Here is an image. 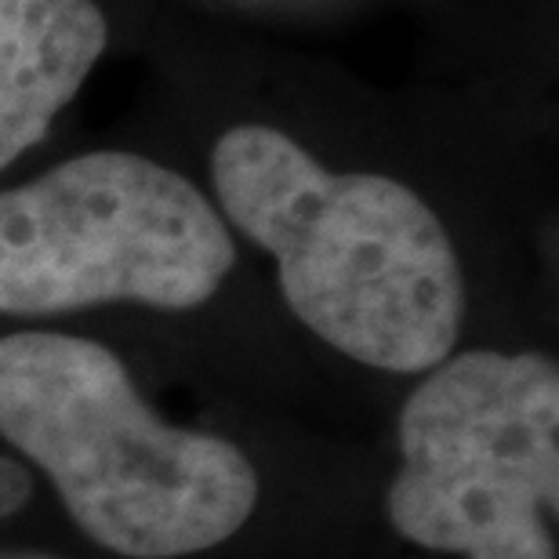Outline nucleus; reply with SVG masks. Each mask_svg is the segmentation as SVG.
Here are the masks:
<instances>
[{
    "instance_id": "obj_3",
    "label": "nucleus",
    "mask_w": 559,
    "mask_h": 559,
    "mask_svg": "<svg viewBox=\"0 0 559 559\" xmlns=\"http://www.w3.org/2000/svg\"><path fill=\"white\" fill-rule=\"evenodd\" d=\"M237 262L226 222L171 167L95 150L0 193V312L59 317L109 301L197 309Z\"/></svg>"
},
{
    "instance_id": "obj_6",
    "label": "nucleus",
    "mask_w": 559,
    "mask_h": 559,
    "mask_svg": "<svg viewBox=\"0 0 559 559\" xmlns=\"http://www.w3.org/2000/svg\"><path fill=\"white\" fill-rule=\"evenodd\" d=\"M22 498H26V476H22L19 465L0 457V516L15 509Z\"/></svg>"
},
{
    "instance_id": "obj_5",
    "label": "nucleus",
    "mask_w": 559,
    "mask_h": 559,
    "mask_svg": "<svg viewBox=\"0 0 559 559\" xmlns=\"http://www.w3.org/2000/svg\"><path fill=\"white\" fill-rule=\"evenodd\" d=\"M106 44L95 0H0V171L48 135Z\"/></svg>"
},
{
    "instance_id": "obj_4",
    "label": "nucleus",
    "mask_w": 559,
    "mask_h": 559,
    "mask_svg": "<svg viewBox=\"0 0 559 559\" xmlns=\"http://www.w3.org/2000/svg\"><path fill=\"white\" fill-rule=\"evenodd\" d=\"M400 411L389 523L465 559H556L559 371L542 353L447 356Z\"/></svg>"
},
{
    "instance_id": "obj_2",
    "label": "nucleus",
    "mask_w": 559,
    "mask_h": 559,
    "mask_svg": "<svg viewBox=\"0 0 559 559\" xmlns=\"http://www.w3.org/2000/svg\"><path fill=\"white\" fill-rule=\"evenodd\" d=\"M0 436L51 479L87 538L128 559L207 552L259 506L240 447L160 421L124 360L76 334L0 338Z\"/></svg>"
},
{
    "instance_id": "obj_7",
    "label": "nucleus",
    "mask_w": 559,
    "mask_h": 559,
    "mask_svg": "<svg viewBox=\"0 0 559 559\" xmlns=\"http://www.w3.org/2000/svg\"><path fill=\"white\" fill-rule=\"evenodd\" d=\"M0 559H48V556H0Z\"/></svg>"
},
{
    "instance_id": "obj_1",
    "label": "nucleus",
    "mask_w": 559,
    "mask_h": 559,
    "mask_svg": "<svg viewBox=\"0 0 559 559\" xmlns=\"http://www.w3.org/2000/svg\"><path fill=\"white\" fill-rule=\"evenodd\" d=\"M211 182L226 218L276 259L290 312L331 349L389 374H425L454 353L462 262L411 186L334 175L265 124L218 139Z\"/></svg>"
}]
</instances>
